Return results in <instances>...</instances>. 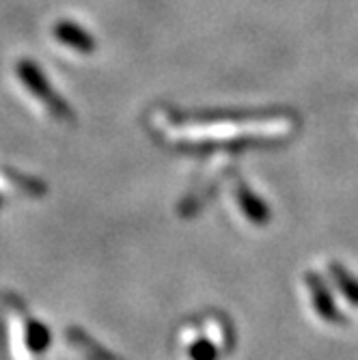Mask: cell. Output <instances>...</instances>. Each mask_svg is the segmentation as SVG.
I'll use <instances>...</instances> for the list:
<instances>
[{"label":"cell","instance_id":"obj_2","mask_svg":"<svg viewBox=\"0 0 358 360\" xmlns=\"http://www.w3.org/2000/svg\"><path fill=\"white\" fill-rule=\"evenodd\" d=\"M54 37H56V41L65 44L72 50H78L82 54H91L97 48L95 39L89 35L82 26H78L74 22H68V20H63V22H58L54 26Z\"/></svg>","mask_w":358,"mask_h":360},{"label":"cell","instance_id":"obj_1","mask_svg":"<svg viewBox=\"0 0 358 360\" xmlns=\"http://www.w3.org/2000/svg\"><path fill=\"white\" fill-rule=\"evenodd\" d=\"M18 78L28 86V91L41 100L46 104V108L54 115V117H60V119H74V112L72 108L68 106V102L63 100L60 95H56L48 82V78L44 76V72L37 68L32 60H20L18 63Z\"/></svg>","mask_w":358,"mask_h":360}]
</instances>
